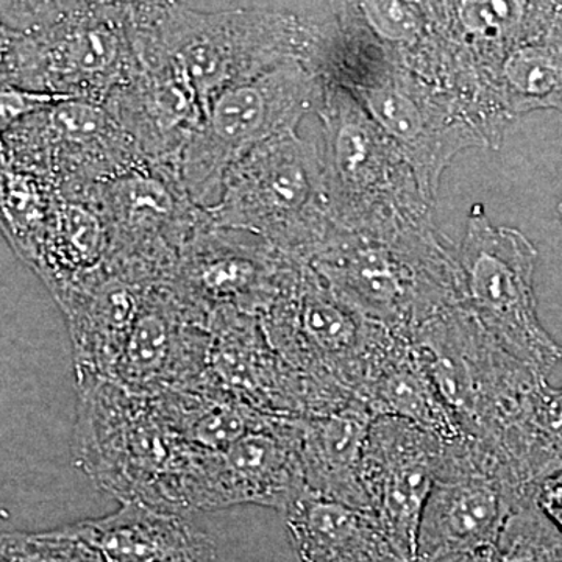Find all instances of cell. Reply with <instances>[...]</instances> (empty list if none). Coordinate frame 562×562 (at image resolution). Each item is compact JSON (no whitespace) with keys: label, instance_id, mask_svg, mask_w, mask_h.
<instances>
[{"label":"cell","instance_id":"cell-1","mask_svg":"<svg viewBox=\"0 0 562 562\" xmlns=\"http://www.w3.org/2000/svg\"><path fill=\"white\" fill-rule=\"evenodd\" d=\"M306 262L358 312L408 338L464 302L458 249L435 224L390 233L335 224Z\"/></svg>","mask_w":562,"mask_h":562},{"label":"cell","instance_id":"cell-2","mask_svg":"<svg viewBox=\"0 0 562 562\" xmlns=\"http://www.w3.org/2000/svg\"><path fill=\"white\" fill-rule=\"evenodd\" d=\"M321 72L325 81L346 87L401 147L431 205L450 161L469 147L490 146L452 95L395 69L382 52L351 33L336 29L328 35Z\"/></svg>","mask_w":562,"mask_h":562},{"label":"cell","instance_id":"cell-3","mask_svg":"<svg viewBox=\"0 0 562 562\" xmlns=\"http://www.w3.org/2000/svg\"><path fill=\"white\" fill-rule=\"evenodd\" d=\"M319 25L286 11H198L179 5L154 31L132 35L190 83L203 113L222 92L292 60L308 61Z\"/></svg>","mask_w":562,"mask_h":562},{"label":"cell","instance_id":"cell-4","mask_svg":"<svg viewBox=\"0 0 562 562\" xmlns=\"http://www.w3.org/2000/svg\"><path fill=\"white\" fill-rule=\"evenodd\" d=\"M317 114L336 225L347 231L390 233L432 224V205L408 158L346 87L325 81Z\"/></svg>","mask_w":562,"mask_h":562},{"label":"cell","instance_id":"cell-5","mask_svg":"<svg viewBox=\"0 0 562 562\" xmlns=\"http://www.w3.org/2000/svg\"><path fill=\"white\" fill-rule=\"evenodd\" d=\"M260 322L292 368L349 402L360 398L398 335L339 297L305 261L295 262Z\"/></svg>","mask_w":562,"mask_h":562},{"label":"cell","instance_id":"cell-6","mask_svg":"<svg viewBox=\"0 0 562 562\" xmlns=\"http://www.w3.org/2000/svg\"><path fill=\"white\" fill-rule=\"evenodd\" d=\"M206 211L216 227L254 233L308 261L335 225L322 150L297 133L258 147L228 169Z\"/></svg>","mask_w":562,"mask_h":562},{"label":"cell","instance_id":"cell-7","mask_svg":"<svg viewBox=\"0 0 562 562\" xmlns=\"http://www.w3.org/2000/svg\"><path fill=\"white\" fill-rule=\"evenodd\" d=\"M324 88L308 61L292 60L217 95L180 155L192 201L205 210L216 205L228 169L258 147L297 133L303 117L319 110Z\"/></svg>","mask_w":562,"mask_h":562},{"label":"cell","instance_id":"cell-8","mask_svg":"<svg viewBox=\"0 0 562 562\" xmlns=\"http://www.w3.org/2000/svg\"><path fill=\"white\" fill-rule=\"evenodd\" d=\"M446 61L447 91L492 147L508 117L494 99V80L512 52L562 22V0H428Z\"/></svg>","mask_w":562,"mask_h":562},{"label":"cell","instance_id":"cell-9","mask_svg":"<svg viewBox=\"0 0 562 562\" xmlns=\"http://www.w3.org/2000/svg\"><path fill=\"white\" fill-rule=\"evenodd\" d=\"M81 201L105 225L106 268L146 286L168 283L183 247L211 221L172 162H146L99 183Z\"/></svg>","mask_w":562,"mask_h":562},{"label":"cell","instance_id":"cell-10","mask_svg":"<svg viewBox=\"0 0 562 562\" xmlns=\"http://www.w3.org/2000/svg\"><path fill=\"white\" fill-rule=\"evenodd\" d=\"M0 49L2 85L102 105L139 69L127 25L95 7L36 31L2 29Z\"/></svg>","mask_w":562,"mask_h":562},{"label":"cell","instance_id":"cell-11","mask_svg":"<svg viewBox=\"0 0 562 562\" xmlns=\"http://www.w3.org/2000/svg\"><path fill=\"white\" fill-rule=\"evenodd\" d=\"M443 401L472 438L494 441L539 375L484 330L464 303L409 335Z\"/></svg>","mask_w":562,"mask_h":562},{"label":"cell","instance_id":"cell-12","mask_svg":"<svg viewBox=\"0 0 562 562\" xmlns=\"http://www.w3.org/2000/svg\"><path fill=\"white\" fill-rule=\"evenodd\" d=\"M464 305L509 353L542 376L562 361V346L542 327L536 310L538 251L512 227H495L482 205L469 214L458 249Z\"/></svg>","mask_w":562,"mask_h":562},{"label":"cell","instance_id":"cell-13","mask_svg":"<svg viewBox=\"0 0 562 562\" xmlns=\"http://www.w3.org/2000/svg\"><path fill=\"white\" fill-rule=\"evenodd\" d=\"M528 487L487 439L443 442L424 516L417 560L490 553Z\"/></svg>","mask_w":562,"mask_h":562},{"label":"cell","instance_id":"cell-14","mask_svg":"<svg viewBox=\"0 0 562 562\" xmlns=\"http://www.w3.org/2000/svg\"><path fill=\"white\" fill-rule=\"evenodd\" d=\"M149 162L102 103L65 101L2 132V166L85 199L103 181Z\"/></svg>","mask_w":562,"mask_h":562},{"label":"cell","instance_id":"cell-15","mask_svg":"<svg viewBox=\"0 0 562 562\" xmlns=\"http://www.w3.org/2000/svg\"><path fill=\"white\" fill-rule=\"evenodd\" d=\"M297 261L261 236L210 221L183 247L166 284L202 321L217 312L260 317Z\"/></svg>","mask_w":562,"mask_h":562},{"label":"cell","instance_id":"cell-16","mask_svg":"<svg viewBox=\"0 0 562 562\" xmlns=\"http://www.w3.org/2000/svg\"><path fill=\"white\" fill-rule=\"evenodd\" d=\"M442 450V441L398 417H375L369 428L361 461L369 513L408 562L417 560L422 516Z\"/></svg>","mask_w":562,"mask_h":562},{"label":"cell","instance_id":"cell-17","mask_svg":"<svg viewBox=\"0 0 562 562\" xmlns=\"http://www.w3.org/2000/svg\"><path fill=\"white\" fill-rule=\"evenodd\" d=\"M138 58L135 76L111 92L103 105L147 160L179 166L181 151L205 113L190 83L168 61L150 54Z\"/></svg>","mask_w":562,"mask_h":562},{"label":"cell","instance_id":"cell-18","mask_svg":"<svg viewBox=\"0 0 562 562\" xmlns=\"http://www.w3.org/2000/svg\"><path fill=\"white\" fill-rule=\"evenodd\" d=\"M151 288L102 266L55 295L68 319L79 386L113 380Z\"/></svg>","mask_w":562,"mask_h":562},{"label":"cell","instance_id":"cell-19","mask_svg":"<svg viewBox=\"0 0 562 562\" xmlns=\"http://www.w3.org/2000/svg\"><path fill=\"white\" fill-rule=\"evenodd\" d=\"M305 490L292 417H273L224 452L211 453L206 464L210 509L254 503L283 513Z\"/></svg>","mask_w":562,"mask_h":562},{"label":"cell","instance_id":"cell-20","mask_svg":"<svg viewBox=\"0 0 562 562\" xmlns=\"http://www.w3.org/2000/svg\"><path fill=\"white\" fill-rule=\"evenodd\" d=\"M336 24L382 52L391 66L447 92L446 61L428 0H327Z\"/></svg>","mask_w":562,"mask_h":562},{"label":"cell","instance_id":"cell-21","mask_svg":"<svg viewBox=\"0 0 562 562\" xmlns=\"http://www.w3.org/2000/svg\"><path fill=\"white\" fill-rule=\"evenodd\" d=\"M373 419L361 402L321 416L292 417L295 449L308 491L369 512L361 461Z\"/></svg>","mask_w":562,"mask_h":562},{"label":"cell","instance_id":"cell-22","mask_svg":"<svg viewBox=\"0 0 562 562\" xmlns=\"http://www.w3.org/2000/svg\"><path fill=\"white\" fill-rule=\"evenodd\" d=\"M105 562H214L216 543L184 519L144 503L128 502L120 512L74 525Z\"/></svg>","mask_w":562,"mask_h":562},{"label":"cell","instance_id":"cell-23","mask_svg":"<svg viewBox=\"0 0 562 562\" xmlns=\"http://www.w3.org/2000/svg\"><path fill=\"white\" fill-rule=\"evenodd\" d=\"M299 562H408L369 512L305 491L283 512Z\"/></svg>","mask_w":562,"mask_h":562},{"label":"cell","instance_id":"cell-24","mask_svg":"<svg viewBox=\"0 0 562 562\" xmlns=\"http://www.w3.org/2000/svg\"><path fill=\"white\" fill-rule=\"evenodd\" d=\"M358 402L373 417L391 416L412 422L442 442L469 438L408 336L397 335Z\"/></svg>","mask_w":562,"mask_h":562},{"label":"cell","instance_id":"cell-25","mask_svg":"<svg viewBox=\"0 0 562 562\" xmlns=\"http://www.w3.org/2000/svg\"><path fill=\"white\" fill-rule=\"evenodd\" d=\"M525 486L562 469V387L539 379L494 439Z\"/></svg>","mask_w":562,"mask_h":562},{"label":"cell","instance_id":"cell-26","mask_svg":"<svg viewBox=\"0 0 562 562\" xmlns=\"http://www.w3.org/2000/svg\"><path fill=\"white\" fill-rule=\"evenodd\" d=\"M494 99L509 121L536 110L562 114V22L506 57L495 76Z\"/></svg>","mask_w":562,"mask_h":562},{"label":"cell","instance_id":"cell-27","mask_svg":"<svg viewBox=\"0 0 562 562\" xmlns=\"http://www.w3.org/2000/svg\"><path fill=\"white\" fill-rule=\"evenodd\" d=\"M61 192L41 177L2 166V227L22 260L33 266Z\"/></svg>","mask_w":562,"mask_h":562},{"label":"cell","instance_id":"cell-28","mask_svg":"<svg viewBox=\"0 0 562 562\" xmlns=\"http://www.w3.org/2000/svg\"><path fill=\"white\" fill-rule=\"evenodd\" d=\"M483 562H562V535L525 495Z\"/></svg>","mask_w":562,"mask_h":562},{"label":"cell","instance_id":"cell-29","mask_svg":"<svg viewBox=\"0 0 562 562\" xmlns=\"http://www.w3.org/2000/svg\"><path fill=\"white\" fill-rule=\"evenodd\" d=\"M2 562H105L74 525L47 532H3Z\"/></svg>","mask_w":562,"mask_h":562},{"label":"cell","instance_id":"cell-30","mask_svg":"<svg viewBox=\"0 0 562 562\" xmlns=\"http://www.w3.org/2000/svg\"><path fill=\"white\" fill-rule=\"evenodd\" d=\"M88 7V0H0V18L2 29L31 32L49 27Z\"/></svg>","mask_w":562,"mask_h":562},{"label":"cell","instance_id":"cell-31","mask_svg":"<svg viewBox=\"0 0 562 562\" xmlns=\"http://www.w3.org/2000/svg\"><path fill=\"white\" fill-rule=\"evenodd\" d=\"M90 7L109 11L127 25L131 35L154 31L179 0H88Z\"/></svg>","mask_w":562,"mask_h":562},{"label":"cell","instance_id":"cell-32","mask_svg":"<svg viewBox=\"0 0 562 562\" xmlns=\"http://www.w3.org/2000/svg\"><path fill=\"white\" fill-rule=\"evenodd\" d=\"M65 101H72V99L2 85V91H0V128L5 132L16 122Z\"/></svg>","mask_w":562,"mask_h":562},{"label":"cell","instance_id":"cell-33","mask_svg":"<svg viewBox=\"0 0 562 562\" xmlns=\"http://www.w3.org/2000/svg\"><path fill=\"white\" fill-rule=\"evenodd\" d=\"M528 495L547 522L562 535V469L531 484Z\"/></svg>","mask_w":562,"mask_h":562},{"label":"cell","instance_id":"cell-34","mask_svg":"<svg viewBox=\"0 0 562 562\" xmlns=\"http://www.w3.org/2000/svg\"><path fill=\"white\" fill-rule=\"evenodd\" d=\"M558 214H560V221L562 222V201L560 202V205H558Z\"/></svg>","mask_w":562,"mask_h":562}]
</instances>
